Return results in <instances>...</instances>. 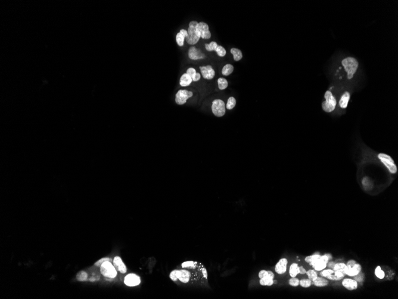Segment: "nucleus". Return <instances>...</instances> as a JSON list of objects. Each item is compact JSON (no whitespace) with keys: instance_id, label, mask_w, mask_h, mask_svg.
<instances>
[{"instance_id":"f257e3e1","label":"nucleus","mask_w":398,"mask_h":299,"mask_svg":"<svg viewBox=\"0 0 398 299\" xmlns=\"http://www.w3.org/2000/svg\"><path fill=\"white\" fill-rule=\"evenodd\" d=\"M198 24L199 23L197 21L194 20L191 21L189 24V27L187 31L188 36L185 38V40L190 45L196 44L199 41L201 37L200 33L197 29V26Z\"/></svg>"},{"instance_id":"f03ea898","label":"nucleus","mask_w":398,"mask_h":299,"mask_svg":"<svg viewBox=\"0 0 398 299\" xmlns=\"http://www.w3.org/2000/svg\"><path fill=\"white\" fill-rule=\"evenodd\" d=\"M341 63L348 73V78H352L358 67V62L357 59L352 57H348L343 59Z\"/></svg>"},{"instance_id":"7ed1b4c3","label":"nucleus","mask_w":398,"mask_h":299,"mask_svg":"<svg viewBox=\"0 0 398 299\" xmlns=\"http://www.w3.org/2000/svg\"><path fill=\"white\" fill-rule=\"evenodd\" d=\"M378 158L387 168L391 174H396L397 173V166L395 163L393 158L389 155L384 153H380L378 155Z\"/></svg>"},{"instance_id":"20e7f679","label":"nucleus","mask_w":398,"mask_h":299,"mask_svg":"<svg viewBox=\"0 0 398 299\" xmlns=\"http://www.w3.org/2000/svg\"><path fill=\"white\" fill-rule=\"evenodd\" d=\"M324 98L325 101L322 103L323 109L326 112H332L336 106L337 102L335 98L333 96L332 92L330 91H327L325 93Z\"/></svg>"},{"instance_id":"39448f33","label":"nucleus","mask_w":398,"mask_h":299,"mask_svg":"<svg viewBox=\"0 0 398 299\" xmlns=\"http://www.w3.org/2000/svg\"><path fill=\"white\" fill-rule=\"evenodd\" d=\"M100 272L104 276L114 278L117 275V270L110 261H106L100 265Z\"/></svg>"},{"instance_id":"423d86ee","label":"nucleus","mask_w":398,"mask_h":299,"mask_svg":"<svg viewBox=\"0 0 398 299\" xmlns=\"http://www.w3.org/2000/svg\"><path fill=\"white\" fill-rule=\"evenodd\" d=\"M213 114L216 116L221 117L225 114V105L222 100L216 99L213 101L212 105Z\"/></svg>"},{"instance_id":"0eeeda50","label":"nucleus","mask_w":398,"mask_h":299,"mask_svg":"<svg viewBox=\"0 0 398 299\" xmlns=\"http://www.w3.org/2000/svg\"><path fill=\"white\" fill-rule=\"evenodd\" d=\"M193 94L191 92L186 90H180L176 94L175 102L180 105H182L187 102V99L191 98Z\"/></svg>"},{"instance_id":"6e6552de","label":"nucleus","mask_w":398,"mask_h":299,"mask_svg":"<svg viewBox=\"0 0 398 299\" xmlns=\"http://www.w3.org/2000/svg\"><path fill=\"white\" fill-rule=\"evenodd\" d=\"M197 29L199 31L201 35V37L203 39H209L211 37V33L209 31V26L207 24L201 22H199L197 26Z\"/></svg>"},{"instance_id":"1a4fd4ad","label":"nucleus","mask_w":398,"mask_h":299,"mask_svg":"<svg viewBox=\"0 0 398 299\" xmlns=\"http://www.w3.org/2000/svg\"><path fill=\"white\" fill-rule=\"evenodd\" d=\"M141 283L140 278L134 274H130L126 275L125 278L124 283L129 287H134L138 285Z\"/></svg>"},{"instance_id":"9d476101","label":"nucleus","mask_w":398,"mask_h":299,"mask_svg":"<svg viewBox=\"0 0 398 299\" xmlns=\"http://www.w3.org/2000/svg\"><path fill=\"white\" fill-rule=\"evenodd\" d=\"M200 69L203 77L207 80H212L215 75V72L213 67L210 65L206 67H200Z\"/></svg>"},{"instance_id":"9b49d317","label":"nucleus","mask_w":398,"mask_h":299,"mask_svg":"<svg viewBox=\"0 0 398 299\" xmlns=\"http://www.w3.org/2000/svg\"><path fill=\"white\" fill-rule=\"evenodd\" d=\"M288 265V260L286 258H281L276 264L275 271L278 274L282 275L286 273Z\"/></svg>"},{"instance_id":"f8f14e48","label":"nucleus","mask_w":398,"mask_h":299,"mask_svg":"<svg viewBox=\"0 0 398 299\" xmlns=\"http://www.w3.org/2000/svg\"><path fill=\"white\" fill-rule=\"evenodd\" d=\"M188 57L192 60H199L205 58L206 56L200 49H197L194 46H192L188 50Z\"/></svg>"},{"instance_id":"ddd939ff","label":"nucleus","mask_w":398,"mask_h":299,"mask_svg":"<svg viewBox=\"0 0 398 299\" xmlns=\"http://www.w3.org/2000/svg\"><path fill=\"white\" fill-rule=\"evenodd\" d=\"M342 285L349 291H353L358 288V284L355 280L351 278H345L342 281Z\"/></svg>"},{"instance_id":"4468645a","label":"nucleus","mask_w":398,"mask_h":299,"mask_svg":"<svg viewBox=\"0 0 398 299\" xmlns=\"http://www.w3.org/2000/svg\"><path fill=\"white\" fill-rule=\"evenodd\" d=\"M362 266L359 263H355L354 265L351 266H347L346 270L345 272V275H347L349 276H355L361 272Z\"/></svg>"},{"instance_id":"2eb2a0df","label":"nucleus","mask_w":398,"mask_h":299,"mask_svg":"<svg viewBox=\"0 0 398 299\" xmlns=\"http://www.w3.org/2000/svg\"><path fill=\"white\" fill-rule=\"evenodd\" d=\"M113 266H115L116 270L119 271L121 274H125L126 272V271H127L126 267L120 257L116 256L114 258Z\"/></svg>"},{"instance_id":"dca6fc26","label":"nucleus","mask_w":398,"mask_h":299,"mask_svg":"<svg viewBox=\"0 0 398 299\" xmlns=\"http://www.w3.org/2000/svg\"><path fill=\"white\" fill-rule=\"evenodd\" d=\"M313 284L318 287H324L328 285V281L327 278L323 276H318L312 281Z\"/></svg>"},{"instance_id":"f3484780","label":"nucleus","mask_w":398,"mask_h":299,"mask_svg":"<svg viewBox=\"0 0 398 299\" xmlns=\"http://www.w3.org/2000/svg\"><path fill=\"white\" fill-rule=\"evenodd\" d=\"M350 93L349 92H345L342 96L341 97L340 101H339V105L340 107L343 109H345L347 108L348 105L349 101L350 100Z\"/></svg>"},{"instance_id":"a211bd4d","label":"nucleus","mask_w":398,"mask_h":299,"mask_svg":"<svg viewBox=\"0 0 398 299\" xmlns=\"http://www.w3.org/2000/svg\"><path fill=\"white\" fill-rule=\"evenodd\" d=\"M192 81L193 80L190 76L188 75L187 73H185L181 76L180 81V84L182 87H187L190 85Z\"/></svg>"},{"instance_id":"6ab92c4d","label":"nucleus","mask_w":398,"mask_h":299,"mask_svg":"<svg viewBox=\"0 0 398 299\" xmlns=\"http://www.w3.org/2000/svg\"><path fill=\"white\" fill-rule=\"evenodd\" d=\"M345 274L340 271H334L332 274L327 277V279L332 281H340L343 279Z\"/></svg>"},{"instance_id":"aec40b11","label":"nucleus","mask_w":398,"mask_h":299,"mask_svg":"<svg viewBox=\"0 0 398 299\" xmlns=\"http://www.w3.org/2000/svg\"><path fill=\"white\" fill-rule=\"evenodd\" d=\"M186 73L188 75H190V77L192 78V80L193 81H195V82L199 81V80L200 79V78H201L200 74L199 73L196 72V69L194 68H193V67L188 68L187 69Z\"/></svg>"},{"instance_id":"412c9836","label":"nucleus","mask_w":398,"mask_h":299,"mask_svg":"<svg viewBox=\"0 0 398 299\" xmlns=\"http://www.w3.org/2000/svg\"><path fill=\"white\" fill-rule=\"evenodd\" d=\"M274 278L268 276L260 280V284L263 286H271L274 284Z\"/></svg>"},{"instance_id":"4be33fe9","label":"nucleus","mask_w":398,"mask_h":299,"mask_svg":"<svg viewBox=\"0 0 398 299\" xmlns=\"http://www.w3.org/2000/svg\"><path fill=\"white\" fill-rule=\"evenodd\" d=\"M289 274L291 278L296 277L299 274V267L298 263H293L291 265L289 269Z\"/></svg>"},{"instance_id":"5701e85b","label":"nucleus","mask_w":398,"mask_h":299,"mask_svg":"<svg viewBox=\"0 0 398 299\" xmlns=\"http://www.w3.org/2000/svg\"><path fill=\"white\" fill-rule=\"evenodd\" d=\"M231 53L233 55V58L234 60L235 61H239L243 58V54L242 52L240 50L235 48H232L231 49Z\"/></svg>"},{"instance_id":"b1692460","label":"nucleus","mask_w":398,"mask_h":299,"mask_svg":"<svg viewBox=\"0 0 398 299\" xmlns=\"http://www.w3.org/2000/svg\"><path fill=\"white\" fill-rule=\"evenodd\" d=\"M346 267H347L346 264H345L344 263H342V262H340V263H335L334 267H333V270H334V271H340V272H343L344 274L345 275Z\"/></svg>"},{"instance_id":"393cba45","label":"nucleus","mask_w":398,"mask_h":299,"mask_svg":"<svg viewBox=\"0 0 398 299\" xmlns=\"http://www.w3.org/2000/svg\"><path fill=\"white\" fill-rule=\"evenodd\" d=\"M362 183L364 189L366 191L370 190L373 188V184L372 183L371 180H370V179L368 177H365L363 178Z\"/></svg>"},{"instance_id":"a878e982","label":"nucleus","mask_w":398,"mask_h":299,"mask_svg":"<svg viewBox=\"0 0 398 299\" xmlns=\"http://www.w3.org/2000/svg\"><path fill=\"white\" fill-rule=\"evenodd\" d=\"M233 71H234V67L232 65L227 64L223 67L222 69V74L225 76H228L232 74Z\"/></svg>"},{"instance_id":"bb28decb","label":"nucleus","mask_w":398,"mask_h":299,"mask_svg":"<svg viewBox=\"0 0 398 299\" xmlns=\"http://www.w3.org/2000/svg\"><path fill=\"white\" fill-rule=\"evenodd\" d=\"M218 87H219V89L220 90H224V89H225L226 88H227V87H228V83L227 80L225 78H218Z\"/></svg>"},{"instance_id":"cd10ccee","label":"nucleus","mask_w":398,"mask_h":299,"mask_svg":"<svg viewBox=\"0 0 398 299\" xmlns=\"http://www.w3.org/2000/svg\"><path fill=\"white\" fill-rule=\"evenodd\" d=\"M375 275L377 278L380 280H383L385 277V272L382 269V267L380 266H377L374 271Z\"/></svg>"},{"instance_id":"c85d7f7f","label":"nucleus","mask_w":398,"mask_h":299,"mask_svg":"<svg viewBox=\"0 0 398 299\" xmlns=\"http://www.w3.org/2000/svg\"><path fill=\"white\" fill-rule=\"evenodd\" d=\"M306 274L307 275L308 279L311 280L312 281H314L315 279L318 277V274L316 273V271L314 269H310L309 271H307Z\"/></svg>"},{"instance_id":"c756f323","label":"nucleus","mask_w":398,"mask_h":299,"mask_svg":"<svg viewBox=\"0 0 398 299\" xmlns=\"http://www.w3.org/2000/svg\"><path fill=\"white\" fill-rule=\"evenodd\" d=\"M312 281L309 279H302L299 281V284L303 288H309L311 286Z\"/></svg>"},{"instance_id":"7c9ffc66","label":"nucleus","mask_w":398,"mask_h":299,"mask_svg":"<svg viewBox=\"0 0 398 299\" xmlns=\"http://www.w3.org/2000/svg\"><path fill=\"white\" fill-rule=\"evenodd\" d=\"M235 105H236V100H235V99L234 98H233V97H230L228 99L226 108H227L228 109L230 110V109H232L234 108Z\"/></svg>"},{"instance_id":"2f4dec72","label":"nucleus","mask_w":398,"mask_h":299,"mask_svg":"<svg viewBox=\"0 0 398 299\" xmlns=\"http://www.w3.org/2000/svg\"><path fill=\"white\" fill-rule=\"evenodd\" d=\"M218 46V44L215 41H212L210 44H205V48L209 51H216Z\"/></svg>"},{"instance_id":"473e14b6","label":"nucleus","mask_w":398,"mask_h":299,"mask_svg":"<svg viewBox=\"0 0 398 299\" xmlns=\"http://www.w3.org/2000/svg\"><path fill=\"white\" fill-rule=\"evenodd\" d=\"M87 277H88V275L84 271L79 272L76 275V279L79 281H86L87 280Z\"/></svg>"},{"instance_id":"72a5a7b5","label":"nucleus","mask_w":398,"mask_h":299,"mask_svg":"<svg viewBox=\"0 0 398 299\" xmlns=\"http://www.w3.org/2000/svg\"><path fill=\"white\" fill-rule=\"evenodd\" d=\"M184 40H185V38L183 37L182 34H181L180 32L176 34V42H177V44H178V45L179 46H180V47L183 46L184 42Z\"/></svg>"},{"instance_id":"f704fd0d","label":"nucleus","mask_w":398,"mask_h":299,"mask_svg":"<svg viewBox=\"0 0 398 299\" xmlns=\"http://www.w3.org/2000/svg\"><path fill=\"white\" fill-rule=\"evenodd\" d=\"M216 51L218 54V55L220 57H224L226 54V50L224 49V47L221 46H218Z\"/></svg>"},{"instance_id":"c9c22d12","label":"nucleus","mask_w":398,"mask_h":299,"mask_svg":"<svg viewBox=\"0 0 398 299\" xmlns=\"http://www.w3.org/2000/svg\"><path fill=\"white\" fill-rule=\"evenodd\" d=\"M333 272H334V270L331 269H324V270L321 271L320 275H321V276H323V277H324V278H327V276H328L329 275H330L332 274Z\"/></svg>"},{"instance_id":"e433bc0d","label":"nucleus","mask_w":398,"mask_h":299,"mask_svg":"<svg viewBox=\"0 0 398 299\" xmlns=\"http://www.w3.org/2000/svg\"><path fill=\"white\" fill-rule=\"evenodd\" d=\"M289 284L292 287H298L299 285V280L296 277L291 278L289 281Z\"/></svg>"},{"instance_id":"4c0bfd02","label":"nucleus","mask_w":398,"mask_h":299,"mask_svg":"<svg viewBox=\"0 0 398 299\" xmlns=\"http://www.w3.org/2000/svg\"><path fill=\"white\" fill-rule=\"evenodd\" d=\"M106 261H110V258H101V259L99 260L97 262H96V263H95V266H99V265H101L103 263H104V262H106Z\"/></svg>"},{"instance_id":"58836bf2","label":"nucleus","mask_w":398,"mask_h":299,"mask_svg":"<svg viewBox=\"0 0 398 299\" xmlns=\"http://www.w3.org/2000/svg\"><path fill=\"white\" fill-rule=\"evenodd\" d=\"M306 272H307V271L303 266H301L299 267V274H306Z\"/></svg>"},{"instance_id":"ea45409f","label":"nucleus","mask_w":398,"mask_h":299,"mask_svg":"<svg viewBox=\"0 0 398 299\" xmlns=\"http://www.w3.org/2000/svg\"><path fill=\"white\" fill-rule=\"evenodd\" d=\"M180 33H181V34H182L183 35V37H184L185 38H186L187 37V36H188V32H187V31H186L185 29H181V30H180Z\"/></svg>"},{"instance_id":"a19ab883","label":"nucleus","mask_w":398,"mask_h":299,"mask_svg":"<svg viewBox=\"0 0 398 299\" xmlns=\"http://www.w3.org/2000/svg\"><path fill=\"white\" fill-rule=\"evenodd\" d=\"M334 265H335V263L333 262H328V263H327V266H328L329 269H331L332 270H333V267H334Z\"/></svg>"}]
</instances>
